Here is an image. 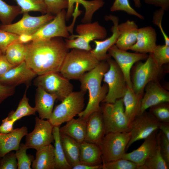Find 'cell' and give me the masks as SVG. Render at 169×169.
Instances as JSON below:
<instances>
[{
	"label": "cell",
	"instance_id": "2e32d148",
	"mask_svg": "<svg viewBox=\"0 0 169 169\" xmlns=\"http://www.w3.org/2000/svg\"><path fill=\"white\" fill-rule=\"evenodd\" d=\"M145 89L146 92L141 99L138 115L152 106L162 103L169 102V92L161 86L158 81L150 82Z\"/></svg>",
	"mask_w": 169,
	"mask_h": 169
},
{
	"label": "cell",
	"instance_id": "7a4b0ae2",
	"mask_svg": "<svg viewBox=\"0 0 169 169\" xmlns=\"http://www.w3.org/2000/svg\"><path fill=\"white\" fill-rule=\"evenodd\" d=\"M109 68L108 63L101 61L90 71L85 73L79 80L80 83V90L89 93V100L86 106L78 115L87 119L93 112L101 110L100 103L105 98L108 91L106 84L101 85L105 73Z\"/></svg>",
	"mask_w": 169,
	"mask_h": 169
},
{
	"label": "cell",
	"instance_id": "681fc988",
	"mask_svg": "<svg viewBox=\"0 0 169 169\" xmlns=\"http://www.w3.org/2000/svg\"><path fill=\"white\" fill-rule=\"evenodd\" d=\"M14 66L9 62L4 54L0 55V77Z\"/></svg>",
	"mask_w": 169,
	"mask_h": 169
},
{
	"label": "cell",
	"instance_id": "ee69618b",
	"mask_svg": "<svg viewBox=\"0 0 169 169\" xmlns=\"http://www.w3.org/2000/svg\"><path fill=\"white\" fill-rule=\"evenodd\" d=\"M18 163L15 153L11 151L1 158L0 169H17Z\"/></svg>",
	"mask_w": 169,
	"mask_h": 169
},
{
	"label": "cell",
	"instance_id": "4dcf8cb0",
	"mask_svg": "<svg viewBox=\"0 0 169 169\" xmlns=\"http://www.w3.org/2000/svg\"><path fill=\"white\" fill-rule=\"evenodd\" d=\"M53 126V133L54 137V153L55 169H72L68 162L61 144L59 128Z\"/></svg>",
	"mask_w": 169,
	"mask_h": 169
},
{
	"label": "cell",
	"instance_id": "ffe728a7",
	"mask_svg": "<svg viewBox=\"0 0 169 169\" xmlns=\"http://www.w3.org/2000/svg\"><path fill=\"white\" fill-rule=\"evenodd\" d=\"M105 134L104 123L101 109L92 113L87 118L84 141L99 146Z\"/></svg>",
	"mask_w": 169,
	"mask_h": 169
},
{
	"label": "cell",
	"instance_id": "7402d4cb",
	"mask_svg": "<svg viewBox=\"0 0 169 169\" xmlns=\"http://www.w3.org/2000/svg\"><path fill=\"white\" fill-rule=\"evenodd\" d=\"M120 35L115 45L119 49L127 51L136 42L138 26L133 21L127 20L118 24Z\"/></svg>",
	"mask_w": 169,
	"mask_h": 169
},
{
	"label": "cell",
	"instance_id": "7bdbcfd3",
	"mask_svg": "<svg viewBox=\"0 0 169 169\" xmlns=\"http://www.w3.org/2000/svg\"><path fill=\"white\" fill-rule=\"evenodd\" d=\"M19 35L0 29V50L5 54L8 47L13 42L18 40Z\"/></svg>",
	"mask_w": 169,
	"mask_h": 169
},
{
	"label": "cell",
	"instance_id": "db71d44e",
	"mask_svg": "<svg viewBox=\"0 0 169 169\" xmlns=\"http://www.w3.org/2000/svg\"><path fill=\"white\" fill-rule=\"evenodd\" d=\"M32 35L22 34L19 35L18 41L21 43L25 44L32 41Z\"/></svg>",
	"mask_w": 169,
	"mask_h": 169
},
{
	"label": "cell",
	"instance_id": "603a6c76",
	"mask_svg": "<svg viewBox=\"0 0 169 169\" xmlns=\"http://www.w3.org/2000/svg\"><path fill=\"white\" fill-rule=\"evenodd\" d=\"M28 133L25 126L14 129L10 133H0V157L7 153L17 150L22 138Z\"/></svg>",
	"mask_w": 169,
	"mask_h": 169
},
{
	"label": "cell",
	"instance_id": "d4e9b609",
	"mask_svg": "<svg viewBox=\"0 0 169 169\" xmlns=\"http://www.w3.org/2000/svg\"><path fill=\"white\" fill-rule=\"evenodd\" d=\"M87 120L80 117L73 118L66 122L64 126L59 127V132L81 143L84 141Z\"/></svg>",
	"mask_w": 169,
	"mask_h": 169
},
{
	"label": "cell",
	"instance_id": "f907efd6",
	"mask_svg": "<svg viewBox=\"0 0 169 169\" xmlns=\"http://www.w3.org/2000/svg\"><path fill=\"white\" fill-rule=\"evenodd\" d=\"M144 2L149 4L160 7L164 11L169 9V0H144Z\"/></svg>",
	"mask_w": 169,
	"mask_h": 169
},
{
	"label": "cell",
	"instance_id": "e575fe53",
	"mask_svg": "<svg viewBox=\"0 0 169 169\" xmlns=\"http://www.w3.org/2000/svg\"><path fill=\"white\" fill-rule=\"evenodd\" d=\"M20 14L21 9L18 6L11 5L0 0V21L2 24L12 23L15 18Z\"/></svg>",
	"mask_w": 169,
	"mask_h": 169
},
{
	"label": "cell",
	"instance_id": "c3c4849f",
	"mask_svg": "<svg viewBox=\"0 0 169 169\" xmlns=\"http://www.w3.org/2000/svg\"><path fill=\"white\" fill-rule=\"evenodd\" d=\"M15 122L8 116L2 120L0 125V133L7 134L11 132L14 129L13 125Z\"/></svg>",
	"mask_w": 169,
	"mask_h": 169
},
{
	"label": "cell",
	"instance_id": "ac0fdd59",
	"mask_svg": "<svg viewBox=\"0 0 169 169\" xmlns=\"http://www.w3.org/2000/svg\"><path fill=\"white\" fill-rule=\"evenodd\" d=\"M158 132V131L154 132L144 139L143 143L136 149L128 153H125L123 158L133 162L138 166V168L143 165L157 147Z\"/></svg>",
	"mask_w": 169,
	"mask_h": 169
},
{
	"label": "cell",
	"instance_id": "8fae6325",
	"mask_svg": "<svg viewBox=\"0 0 169 169\" xmlns=\"http://www.w3.org/2000/svg\"><path fill=\"white\" fill-rule=\"evenodd\" d=\"M23 14L21 19L16 23L0 25V29L18 35L22 34L32 35L42 26L53 19L55 16L48 13L36 17L30 16L28 13Z\"/></svg>",
	"mask_w": 169,
	"mask_h": 169
},
{
	"label": "cell",
	"instance_id": "f1b7e54d",
	"mask_svg": "<svg viewBox=\"0 0 169 169\" xmlns=\"http://www.w3.org/2000/svg\"><path fill=\"white\" fill-rule=\"evenodd\" d=\"M68 5L66 12V20H68L73 15L74 4H80L84 8L85 10L84 17L81 22L83 23H90L94 13L103 6L104 2L103 0H68Z\"/></svg>",
	"mask_w": 169,
	"mask_h": 169
},
{
	"label": "cell",
	"instance_id": "52a82bcc",
	"mask_svg": "<svg viewBox=\"0 0 169 169\" xmlns=\"http://www.w3.org/2000/svg\"><path fill=\"white\" fill-rule=\"evenodd\" d=\"M106 60L109 68L103 79L107 85L108 91L102 102L113 103L122 98L127 85L123 74L115 61L109 55Z\"/></svg>",
	"mask_w": 169,
	"mask_h": 169
},
{
	"label": "cell",
	"instance_id": "836d02e7",
	"mask_svg": "<svg viewBox=\"0 0 169 169\" xmlns=\"http://www.w3.org/2000/svg\"><path fill=\"white\" fill-rule=\"evenodd\" d=\"M160 132H157L158 145L154 152L137 169H168L169 166L163 157L160 151L159 137Z\"/></svg>",
	"mask_w": 169,
	"mask_h": 169
},
{
	"label": "cell",
	"instance_id": "3957f363",
	"mask_svg": "<svg viewBox=\"0 0 169 169\" xmlns=\"http://www.w3.org/2000/svg\"><path fill=\"white\" fill-rule=\"evenodd\" d=\"M100 61L90 51L72 49L66 54L59 73L69 80H79L96 67Z\"/></svg>",
	"mask_w": 169,
	"mask_h": 169
},
{
	"label": "cell",
	"instance_id": "7c38bea8",
	"mask_svg": "<svg viewBox=\"0 0 169 169\" xmlns=\"http://www.w3.org/2000/svg\"><path fill=\"white\" fill-rule=\"evenodd\" d=\"M33 130L26 135L25 145L28 149L37 150L54 142L53 126L49 120L36 116Z\"/></svg>",
	"mask_w": 169,
	"mask_h": 169
},
{
	"label": "cell",
	"instance_id": "cb8c5ba5",
	"mask_svg": "<svg viewBox=\"0 0 169 169\" xmlns=\"http://www.w3.org/2000/svg\"><path fill=\"white\" fill-rule=\"evenodd\" d=\"M57 99L55 95L47 92L41 87H37L35 108L39 118L49 120L53 110L55 101Z\"/></svg>",
	"mask_w": 169,
	"mask_h": 169
},
{
	"label": "cell",
	"instance_id": "d590c367",
	"mask_svg": "<svg viewBox=\"0 0 169 169\" xmlns=\"http://www.w3.org/2000/svg\"><path fill=\"white\" fill-rule=\"evenodd\" d=\"M21 9V14L31 11L47 13V8L44 0H14Z\"/></svg>",
	"mask_w": 169,
	"mask_h": 169
},
{
	"label": "cell",
	"instance_id": "bcb514c9",
	"mask_svg": "<svg viewBox=\"0 0 169 169\" xmlns=\"http://www.w3.org/2000/svg\"><path fill=\"white\" fill-rule=\"evenodd\" d=\"M159 137V146L161 154L169 166V140L160 131Z\"/></svg>",
	"mask_w": 169,
	"mask_h": 169
},
{
	"label": "cell",
	"instance_id": "f35d334b",
	"mask_svg": "<svg viewBox=\"0 0 169 169\" xmlns=\"http://www.w3.org/2000/svg\"><path fill=\"white\" fill-rule=\"evenodd\" d=\"M151 54L155 62L160 68L169 62V46L165 44L157 45Z\"/></svg>",
	"mask_w": 169,
	"mask_h": 169
},
{
	"label": "cell",
	"instance_id": "816d5d0a",
	"mask_svg": "<svg viewBox=\"0 0 169 169\" xmlns=\"http://www.w3.org/2000/svg\"><path fill=\"white\" fill-rule=\"evenodd\" d=\"M102 165H92L79 163L72 166V169H101Z\"/></svg>",
	"mask_w": 169,
	"mask_h": 169
},
{
	"label": "cell",
	"instance_id": "44dd1931",
	"mask_svg": "<svg viewBox=\"0 0 169 169\" xmlns=\"http://www.w3.org/2000/svg\"><path fill=\"white\" fill-rule=\"evenodd\" d=\"M156 39V31L152 27L138 28L136 41L129 50L141 53H152L157 45Z\"/></svg>",
	"mask_w": 169,
	"mask_h": 169
},
{
	"label": "cell",
	"instance_id": "484cf974",
	"mask_svg": "<svg viewBox=\"0 0 169 169\" xmlns=\"http://www.w3.org/2000/svg\"><path fill=\"white\" fill-rule=\"evenodd\" d=\"M143 95H138L132 88L127 86L122 99L124 112L130 126L138 115Z\"/></svg>",
	"mask_w": 169,
	"mask_h": 169
},
{
	"label": "cell",
	"instance_id": "83f0119b",
	"mask_svg": "<svg viewBox=\"0 0 169 169\" xmlns=\"http://www.w3.org/2000/svg\"><path fill=\"white\" fill-rule=\"evenodd\" d=\"M31 166L33 169H55L54 146L51 144L36 150Z\"/></svg>",
	"mask_w": 169,
	"mask_h": 169
},
{
	"label": "cell",
	"instance_id": "1f68e13d",
	"mask_svg": "<svg viewBox=\"0 0 169 169\" xmlns=\"http://www.w3.org/2000/svg\"><path fill=\"white\" fill-rule=\"evenodd\" d=\"M25 44L17 40L8 47L4 54L9 62L15 66L25 61Z\"/></svg>",
	"mask_w": 169,
	"mask_h": 169
},
{
	"label": "cell",
	"instance_id": "30bf717a",
	"mask_svg": "<svg viewBox=\"0 0 169 169\" xmlns=\"http://www.w3.org/2000/svg\"><path fill=\"white\" fill-rule=\"evenodd\" d=\"M34 84L42 88L47 92L55 95L61 101L73 91V86L69 80L59 72H53L38 75Z\"/></svg>",
	"mask_w": 169,
	"mask_h": 169
},
{
	"label": "cell",
	"instance_id": "e0dca14e",
	"mask_svg": "<svg viewBox=\"0 0 169 169\" xmlns=\"http://www.w3.org/2000/svg\"><path fill=\"white\" fill-rule=\"evenodd\" d=\"M37 75L24 61L0 77V83L14 87L23 84H29Z\"/></svg>",
	"mask_w": 169,
	"mask_h": 169
},
{
	"label": "cell",
	"instance_id": "9c48e42d",
	"mask_svg": "<svg viewBox=\"0 0 169 169\" xmlns=\"http://www.w3.org/2000/svg\"><path fill=\"white\" fill-rule=\"evenodd\" d=\"M144 62L139 61L134 72L132 80V88L139 95H143L146 85L150 82L158 81L162 72L154 61L151 53Z\"/></svg>",
	"mask_w": 169,
	"mask_h": 169
},
{
	"label": "cell",
	"instance_id": "b9f144b4",
	"mask_svg": "<svg viewBox=\"0 0 169 169\" xmlns=\"http://www.w3.org/2000/svg\"><path fill=\"white\" fill-rule=\"evenodd\" d=\"M48 13L55 16L62 10L67 8L68 0H44Z\"/></svg>",
	"mask_w": 169,
	"mask_h": 169
},
{
	"label": "cell",
	"instance_id": "ab89813d",
	"mask_svg": "<svg viewBox=\"0 0 169 169\" xmlns=\"http://www.w3.org/2000/svg\"><path fill=\"white\" fill-rule=\"evenodd\" d=\"M137 168L136 163L123 158L103 163L101 166V169H137Z\"/></svg>",
	"mask_w": 169,
	"mask_h": 169
},
{
	"label": "cell",
	"instance_id": "9a60e30c",
	"mask_svg": "<svg viewBox=\"0 0 169 169\" xmlns=\"http://www.w3.org/2000/svg\"><path fill=\"white\" fill-rule=\"evenodd\" d=\"M66 12L64 9L49 22L42 26L32 35V41L46 40L57 37L68 39L69 35L66 25Z\"/></svg>",
	"mask_w": 169,
	"mask_h": 169
},
{
	"label": "cell",
	"instance_id": "7dc6e473",
	"mask_svg": "<svg viewBox=\"0 0 169 169\" xmlns=\"http://www.w3.org/2000/svg\"><path fill=\"white\" fill-rule=\"evenodd\" d=\"M15 91V87L6 85L0 83V104L13 95Z\"/></svg>",
	"mask_w": 169,
	"mask_h": 169
},
{
	"label": "cell",
	"instance_id": "ba28073f",
	"mask_svg": "<svg viewBox=\"0 0 169 169\" xmlns=\"http://www.w3.org/2000/svg\"><path fill=\"white\" fill-rule=\"evenodd\" d=\"M130 137V132H110L105 134L99 146L102 163L122 158Z\"/></svg>",
	"mask_w": 169,
	"mask_h": 169
},
{
	"label": "cell",
	"instance_id": "8992f818",
	"mask_svg": "<svg viewBox=\"0 0 169 169\" xmlns=\"http://www.w3.org/2000/svg\"><path fill=\"white\" fill-rule=\"evenodd\" d=\"M103 103L101 109L105 134L129 132L130 126L125 113L122 98L116 100L113 103Z\"/></svg>",
	"mask_w": 169,
	"mask_h": 169
},
{
	"label": "cell",
	"instance_id": "4fadbf2b",
	"mask_svg": "<svg viewBox=\"0 0 169 169\" xmlns=\"http://www.w3.org/2000/svg\"><path fill=\"white\" fill-rule=\"evenodd\" d=\"M160 122L146 111L135 118L130 125L131 137L127 149L134 142L144 139L159 130Z\"/></svg>",
	"mask_w": 169,
	"mask_h": 169
},
{
	"label": "cell",
	"instance_id": "60d3db41",
	"mask_svg": "<svg viewBox=\"0 0 169 169\" xmlns=\"http://www.w3.org/2000/svg\"><path fill=\"white\" fill-rule=\"evenodd\" d=\"M110 10L111 12L116 11H123L128 14L136 16L143 20L144 17L137 13L131 6L129 0H115Z\"/></svg>",
	"mask_w": 169,
	"mask_h": 169
},
{
	"label": "cell",
	"instance_id": "74e56055",
	"mask_svg": "<svg viewBox=\"0 0 169 169\" xmlns=\"http://www.w3.org/2000/svg\"><path fill=\"white\" fill-rule=\"evenodd\" d=\"M149 108V112L158 121L169 123V102L160 103Z\"/></svg>",
	"mask_w": 169,
	"mask_h": 169
},
{
	"label": "cell",
	"instance_id": "d6986e66",
	"mask_svg": "<svg viewBox=\"0 0 169 169\" xmlns=\"http://www.w3.org/2000/svg\"><path fill=\"white\" fill-rule=\"evenodd\" d=\"M105 19L110 20L113 23L111 30L112 33L111 36L103 41L94 40L95 47L90 51L91 54L100 61L106 60L109 56L107 54L108 49L115 44L120 35L118 26L119 19L115 16L110 15L105 17Z\"/></svg>",
	"mask_w": 169,
	"mask_h": 169
},
{
	"label": "cell",
	"instance_id": "d6a6232c",
	"mask_svg": "<svg viewBox=\"0 0 169 169\" xmlns=\"http://www.w3.org/2000/svg\"><path fill=\"white\" fill-rule=\"evenodd\" d=\"M28 87V86H27L16 110L14 111H11L8 114V117L15 121L24 117L36 114V109L35 107H32L30 105L29 99L27 96V91Z\"/></svg>",
	"mask_w": 169,
	"mask_h": 169
},
{
	"label": "cell",
	"instance_id": "5b68a950",
	"mask_svg": "<svg viewBox=\"0 0 169 169\" xmlns=\"http://www.w3.org/2000/svg\"><path fill=\"white\" fill-rule=\"evenodd\" d=\"M78 35L72 34L65 39L69 49H77L90 51L92 49L90 42L96 39L105 38L107 35L105 28L100 25L98 21L80 24L77 26Z\"/></svg>",
	"mask_w": 169,
	"mask_h": 169
},
{
	"label": "cell",
	"instance_id": "8d00e7d4",
	"mask_svg": "<svg viewBox=\"0 0 169 169\" xmlns=\"http://www.w3.org/2000/svg\"><path fill=\"white\" fill-rule=\"evenodd\" d=\"M28 148L23 143H20L18 149L15 152L18 169H31V166L34 159V156L27 154Z\"/></svg>",
	"mask_w": 169,
	"mask_h": 169
},
{
	"label": "cell",
	"instance_id": "f546056e",
	"mask_svg": "<svg viewBox=\"0 0 169 169\" xmlns=\"http://www.w3.org/2000/svg\"><path fill=\"white\" fill-rule=\"evenodd\" d=\"M60 136L61 144L65 156L72 168L74 165L80 163V144L64 134L60 133Z\"/></svg>",
	"mask_w": 169,
	"mask_h": 169
},
{
	"label": "cell",
	"instance_id": "5bb4252c",
	"mask_svg": "<svg viewBox=\"0 0 169 169\" xmlns=\"http://www.w3.org/2000/svg\"><path fill=\"white\" fill-rule=\"evenodd\" d=\"M108 55L114 59L124 75L127 86L132 88L130 72L136 63L146 59L148 55L137 52L131 53L118 48L115 44L108 49Z\"/></svg>",
	"mask_w": 169,
	"mask_h": 169
},
{
	"label": "cell",
	"instance_id": "6f0895ef",
	"mask_svg": "<svg viewBox=\"0 0 169 169\" xmlns=\"http://www.w3.org/2000/svg\"><path fill=\"white\" fill-rule=\"evenodd\" d=\"M1 158L0 157V160H1Z\"/></svg>",
	"mask_w": 169,
	"mask_h": 169
},
{
	"label": "cell",
	"instance_id": "9f6ffc18",
	"mask_svg": "<svg viewBox=\"0 0 169 169\" xmlns=\"http://www.w3.org/2000/svg\"><path fill=\"white\" fill-rule=\"evenodd\" d=\"M3 54L1 50H0V55L2 54Z\"/></svg>",
	"mask_w": 169,
	"mask_h": 169
},
{
	"label": "cell",
	"instance_id": "277c9868",
	"mask_svg": "<svg viewBox=\"0 0 169 169\" xmlns=\"http://www.w3.org/2000/svg\"><path fill=\"white\" fill-rule=\"evenodd\" d=\"M85 93L81 90L73 91L55 106L49 120L53 126H60L84 110Z\"/></svg>",
	"mask_w": 169,
	"mask_h": 169
},
{
	"label": "cell",
	"instance_id": "f6af8a7d",
	"mask_svg": "<svg viewBox=\"0 0 169 169\" xmlns=\"http://www.w3.org/2000/svg\"><path fill=\"white\" fill-rule=\"evenodd\" d=\"M164 10L161 8L155 11L153 14L152 22L160 29L164 39L165 44L169 46V38L163 29L161 22L164 13Z\"/></svg>",
	"mask_w": 169,
	"mask_h": 169
},
{
	"label": "cell",
	"instance_id": "f5cc1de1",
	"mask_svg": "<svg viewBox=\"0 0 169 169\" xmlns=\"http://www.w3.org/2000/svg\"><path fill=\"white\" fill-rule=\"evenodd\" d=\"M159 130L169 140V123H161L159 125Z\"/></svg>",
	"mask_w": 169,
	"mask_h": 169
},
{
	"label": "cell",
	"instance_id": "11a10c76",
	"mask_svg": "<svg viewBox=\"0 0 169 169\" xmlns=\"http://www.w3.org/2000/svg\"><path fill=\"white\" fill-rule=\"evenodd\" d=\"M135 6L137 8H140L141 6L140 0H133Z\"/></svg>",
	"mask_w": 169,
	"mask_h": 169
},
{
	"label": "cell",
	"instance_id": "4316f807",
	"mask_svg": "<svg viewBox=\"0 0 169 169\" xmlns=\"http://www.w3.org/2000/svg\"><path fill=\"white\" fill-rule=\"evenodd\" d=\"M80 163L92 165L102 164V153L99 146L84 141L79 144Z\"/></svg>",
	"mask_w": 169,
	"mask_h": 169
},
{
	"label": "cell",
	"instance_id": "6da1fadb",
	"mask_svg": "<svg viewBox=\"0 0 169 169\" xmlns=\"http://www.w3.org/2000/svg\"><path fill=\"white\" fill-rule=\"evenodd\" d=\"M61 38L32 41L25 44L24 61L37 75L59 72L69 51Z\"/></svg>",
	"mask_w": 169,
	"mask_h": 169
}]
</instances>
